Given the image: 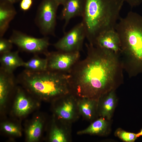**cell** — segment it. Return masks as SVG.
Here are the masks:
<instances>
[{"mask_svg": "<svg viewBox=\"0 0 142 142\" xmlns=\"http://www.w3.org/2000/svg\"><path fill=\"white\" fill-rule=\"evenodd\" d=\"M4 130L10 134L17 135H21V132L18 128L14 125L9 124H6L3 126Z\"/></svg>", "mask_w": 142, "mask_h": 142, "instance_id": "obj_24", "label": "cell"}, {"mask_svg": "<svg viewBox=\"0 0 142 142\" xmlns=\"http://www.w3.org/2000/svg\"><path fill=\"white\" fill-rule=\"evenodd\" d=\"M23 67L24 69L33 72L43 71L47 69V59L41 58L38 55L34 56L26 62H25Z\"/></svg>", "mask_w": 142, "mask_h": 142, "instance_id": "obj_19", "label": "cell"}, {"mask_svg": "<svg viewBox=\"0 0 142 142\" xmlns=\"http://www.w3.org/2000/svg\"><path fill=\"white\" fill-rule=\"evenodd\" d=\"M84 0H67L63 5L60 18L64 20L63 31L65 30L70 20L77 17H82Z\"/></svg>", "mask_w": 142, "mask_h": 142, "instance_id": "obj_11", "label": "cell"}, {"mask_svg": "<svg viewBox=\"0 0 142 142\" xmlns=\"http://www.w3.org/2000/svg\"><path fill=\"white\" fill-rule=\"evenodd\" d=\"M126 2L131 7H133L139 3L140 0H123Z\"/></svg>", "mask_w": 142, "mask_h": 142, "instance_id": "obj_26", "label": "cell"}, {"mask_svg": "<svg viewBox=\"0 0 142 142\" xmlns=\"http://www.w3.org/2000/svg\"><path fill=\"white\" fill-rule=\"evenodd\" d=\"M16 13L13 4L6 1L0 0V38L3 37Z\"/></svg>", "mask_w": 142, "mask_h": 142, "instance_id": "obj_14", "label": "cell"}, {"mask_svg": "<svg viewBox=\"0 0 142 142\" xmlns=\"http://www.w3.org/2000/svg\"><path fill=\"white\" fill-rule=\"evenodd\" d=\"M16 78L13 73L6 72L0 69V102L2 104L7 98L10 88L14 84Z\"/></svg>", "mask_w": 142, "mask_h": 142, "instance_id": "obj_17", "label": "cell"}, {"mask_svg": "<svg viewBox=\"0 0 142 142\" xmlns=\"http://www.w3.org/2000/svg\"><path fill=\"white\" fill-rule=\"evenodd\" d=\"M60 102L54 109L59 120L72 124L79 118L77 97L70 93L59 98Z\"/></svg>", "mask_w": 142, "mask_h": 142, "instance_id": "obj_9", "label": "cell"}, {"mask_svg": "<svg viewBox=\"0 0 142 142\" xmlns=\"http://www.w3.org/2000/svg\"><path fill=\"white\" fill-rule=\"evenodd\" d=\"M17 78L30 92L47 99H58L71 93L68 73L48 69L33 72L24 69Z\"/></svg>", "mask_w": 142, "mask_h": 142, "instance_id": "obj_4", "label": "cell"}, {"mask_svg": "<svg viewBox=\"0 0 142 142\" xmlns=\"http://www.w3.org/2000/svg\"><path fill=\"white\" fill-rule=\"evenodd\" d=\"M98 102L97 100L89 98L77 97V106L80 115L85 120L92 121L98 115Z\"/></svg>", "mask_w": 142, "mask_h": 142, "instance_id": "obj_13", "label": "cell"}, {"mask_svg": "<svg viewBox=\"0 0 142 142\" xmlns=\"http://www.w3.org/2000/svg\"><path fill=\"white\" fill-rule=\"evenodd\" d=\"M124 2L123 0H84L82 22L89 44L94 45L103 32L115 30Z\"/></svg>", "mask_w": 142, "mask_h": 142, "instance_id": "obj_3", "label": "cell"}, {"mask_svg": "<svg viewBox=\"0 0 142 142\" xmlns=\"http://www.w3.org/2000/svg\"><path fill=\"white\" fill-rule=\"evenodd\" d=\"M115 90L106 94L98 101V115L108 120L111 119L115 106L116 99Z\"/></svg>", "mask_w": 142, "mask_h": 142, "instance_id": "obj_12", "label": "cell"}, {"mask_svg": "<svg viewBox=\"0 0 142 142\" xmlns=\"http://www.w3.org/2000/svg\"><path fill=\"white\" fill-rule=\"evenodd\" d=\"M0 55V69L8 73H13L17 68L23 67L24 62L19 56L18 51H11Z\"/></svg>", "mask_w": 142, "mask_h": 142, "instance_id": "obj_15", "label": "cell"}, {"mask_svg": "<svg viewBox=\"0 0 142 142\" xmlns=\"http://www.w3.org/2000/svg\"><path fill=\"white\" fill-rule=\"evenodd\" d=\"M105 119L100 117L92 123L87 128L78 131L77 134L79 135L104 134L106 131L108 126V123Z\"/></svg>", "mask_w": 142, "mask_h": 142, "instance_id": "obj_18", "label": "cell"}, {"mask_svg": "<svg viewBox=\"0 0 142 142\" xmlns=\"http://www.w3.org/2000/svg\"><path fill=\"white\" fill-rule=\"evenodd\" d=\"M62 122L60 126L54 125L52 128L50 134V141L69 142L71 141L72 124Z\"/></svg>", "mask_w": 142, "mask_h": 142, "instance_id": "obj_16", "label": "cell"}, {"mask_svg": "<svg viewBox=\"0 0 142 142\" xmlns=\"http://www.w3.org/2000/svg\"><path fill=\"white\" fill-rule=\"evenodd\" d=\"M59 5L55 0H43L38 7L35 22L44 36H54Z\"/></svg>", "mask_w": 142, "mask_h": 142, "instance_id": "obj_5", "label": "cell"}, {"mask_svg": "<svg viewBox=\"0 0 142 142\" xmlns=\"http://www.w3.org/2000/svg\"><path fill=\"white\" fill-rule=\"evenodd\" d=\"M56 2L59 5L63 6L64 4L67 0H55Z\"/></svg>", "mask_w": 142, "mask_h": 142, "instance_id": "obj_27", "label": "cell"}, {"mask_svg": "<svg viewBox=\"0 0 142 142\" xmlns=\"http://www.w3.org/2000/svg\"><path fill=\"white\" fill-rule=\"evenodd\" d=\"M8 1L12 4H13L14 3L17 2L19 0H3Z\"/></svg>", "mask_w": 142, "mask_h": 142, "instance_id": "obj_28", "label": "cell"}, {"mask_svg": "<svg viewBox=\"0 0 142 142\" xmlns=\"http://www.w3.org/2000/svg\"><path fill=\"white\" fill-rule=\"evenodd\" d=\"M136 136L137 137L140 136H142V128L140 132L136 134Z\"/></svg>", "mask_w": 142, "mask_h": 142, "instance_id": "obj_29", "label": "cell"}, {"mask_svg": "<svg viewBox=\"0 0 142 142\" xmlns=\"http://www.w3.org/2000/svg\"><path fill=\"white\" fill-rule=\"evenodd\" d=\"M33 0H22L20 3L21 9L26 11L30 9L33 4Z\"/></svg>", "mask_w": 142, "mask_h": 142, "instance_id": "obj_25", "label": "cell"}, {"mask_svg": "<svg viewBox=\"0 0 142 142\" xmlns=\"http://www.w3.org/2000/svg\"><path fill=\"white\" fill-rule=\"evenodd\" d=\"M86 46V57L68 73L70 91L77 97L98 101L122 83L124 69L119 55L89 43Z\"/></svg>", "mask_w": 142, "mask_h": 142, "instance_id": "obj_1", "label": "cell"}, {"mask_svg": "<svg viewBox=\"0 0 142 142\" xmlns=\"http://www.w3.org/2000/svg\"><path fill=\"white\" fill-rule=\"evenodd\" d=\"M115 30L120 39L124 70L130 78L142 66V17L130 11L120 17Z\"/></svg>", "mask_w": 142, "mask_h": 142, "instance_id": "obj_2", "label": "cell"}, {"mask_svg": "<svg viewBox=\"0 0 142 142\" xmlns=\"http://www.w3.org/2000/svg\"><path fill=\"white\" fill-rule=\"evenodd\" d=\"M94 45L120 55V40L115 30L106 31L100 34L96 38Z\"/></svg>", "mask_w": 142, "mask_h": 142, "instance_id": "obj_10", "label": "cell"}, {"mask_svg": "<svg viewBox=\"0 0 142 142\" xmlns=\"http://www.w3.org/2000/svg\"><path fill=\"white\" fill-rule=\"evenodd\" d=\"M42 124L39 119L36 120L29 127L27 131L29 141H33L37 140L42 131Z\"/></svg>", "mask_w": 142, "mask_h": 142, "instance_id": "obj_21", "label": "cell"}, {"mask_svg": "<svg viewBox=\"0 0 142 142\" xmlns=\"http://www.w3.org/2000/svg\"><path fill=\"white\" fill-rule=\"evenodd\" d=\"M21 50L34 55L43 54L45 55L49 52V38L44 36L37 38L28 35L20 31L14 30L9 39Z\"/></svg>", "mask_w": 142, "mask_h": 142, "instance_id": "obj_6", "label": "cell"}, {"mask_svg": "<svg viewBox=\"0 0 142 142\" xmlns=\"http://www.w3.org/2000/svg\"><path fill=\"white\" fill-rule=\"evenodd\" d=\"M85 31L82 22L65 33L64 36L53 44L58 50L65 52H80L82 49Z\"/></svg>", "mask_w": 142, "mask_h": 142, "instance_id": "obj_7", "label": "cell"}, {"mask_svg": "<svg viewBox=\"0 0 142 142\" xmlns=\"http://www.w3.org/2000/svg\"><path fill=\"white\" fill-rule=\"evenodd\" d=\"M115 135L123 141L126 142H133L137 138L136 134L127 132L120 129L115 132Z\"/></svg>", "mask_w": 142, "mask_h": 142, "instance_id": "obj_22", "label": "cell"}, {"mask_svg": "<svg viewBox=\"0 0 142 142\" xmlns=\"http://www.w3.org/2000/svg\"><path fill=\"white\" fill-rule=\"evenodd\" d=\"M15 108L17 113L22 115L27 113L31 109L32 105L29 99L22 91L17 92Z\"/></svg>", "mask_w": 142, "mask_h": 142, "instance_id": "obj_20", "label": "cell"}, {"mask_svg": "<svg viewBox=\"0 0 142 142\" xmlns=\"http://www.w3.org/2000/svg\"><path fill=\"white\" fill-rule=\"evenodd\" d=\"M13 44L9 40L2 37L0 38V54L8 52L11 51Z\"/></svg>", "mask_w": 142, "mask_h": 142, "instance_id": "obj_23", "label": "cell"}, {"mask_svg": "<svg viewBox=\"0 0 142 142\" xmlns=\"http://www.w3.org/2000/svg\"><path fill=\"white\" fill-rule=\"evenodd\" d=\"M47 61V69L68 73L79 60L80 52L58 50L49 52L45 55Z\"/></svg>", "mask_w": 142, "mask_h": 142, "instance_id": "obj_8", "label": "cell"}]
</instances>
